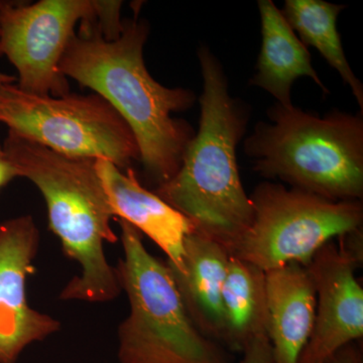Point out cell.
I'll list each match as a JSON object with an SVG mask.
<instances>
[{
    "instance_id": "10",
    "label": "cell",
    "mask_w": 363,
    "mask_h": 363,
    "mask_svg": "<svg viewBox=\"0 0 363 363\" xmlns=\"http://www.w3.org/2000/svg\"><path fill=\"white\" fill-rule=\"evenodd\" d=\"M314 281V327L298 363H324L363 335V290L357 264L340 247L327 243L307 267Z\"/></svg>"
},
{
    "instance_id": "4",
    "label": "cell",
    "mask_w": 363,
    "mask_h": 363,
    "mask_svg": "<svg viewBox=\"0 0 363 363\" xmlns=\"http://www.w3.org/2000/svg\"><path fill=\"white\" fill-rule=\"evenodd\" d=\"M245 142L253 169L335 201L363 197L362 114L317 116L277 104Z\"/></svg>"
},
{
    "instance_id": "11",
    "label": "cell",
    "mask_w": 363,
    "mask_h": 363,
    "mask_svg": "<svg viewBox=\"0 0 363 363\" xmlns=\"http://www.w3.org/2000/svg\"><path fill=\"white\" fill-rule=\"evenodd\" d=\"M95 168L114 218L145 234L167 255V264L180 272L186 238L195 230L192 223L156 193L143 187L133 168L121 171L104 159L95 161Z\"/></svg>"
},
{
    "instance_id": "18",
    "label": "cell",
    "mask_w": 363,
    "mask_h": 363,
    "mask_svg": "<svg viewBox=\"0 0 363 363\" xmlns=\"http://www.w3.org/2000/svg\"><path fill=\"white\" fill-rule=\"evenodd\" d=\"M324 363H363L362 353L352 343L346 344L327 358Z\"/></svg>"
},
{
    "instance_id": "7",
    "label": "cell",
    "mask_w": 363,
    "mask_h": 363,
    "mask_svg": "<svg viewBox=\"0 0 363 363\" xmlns=\"http://www.w3.org/2000/svg\"><path fill=\"white\" fill-rule=\"evenodd\" d=\"M252 220L233 255L264 272L308 267L324 245L362 228L360 200L335 201L264 182L250 196Z\"/></svg>"
},
{
    "instance_id": "1",
    "label": "cell",
    "mask_w": 363,
    "mask_h": 363,
    "mask_svg": "<svg viewBox=\"0 0 363 363\" xmlns=\"http://www.w3.org/2000/svg\"><path fill=\"white\" fill-rule=\"evenodd\" d=\"M147 21H123L121 35L104 37L99 21L80 23L62 58V73L94 91L130 126L140 150L145 176L157 186L180 169L195 131L172 117L195 104L192 91L164 87L147 71L143 47L149 37Z\"/></svg>"
},
{
    "instance_id": "17",
    "label": "cell",
    "mask_w": 363,
    "mask_h": 363,
    "mask_svg": "<svg viewBox=\"0 0 363 363\" xmlns=\"http://www.w3.org/2000/svg\"><path fill=\"white\" fill-rule=\"evenodd\" d=\"M242 353L240 363H272V346L267 335L255 339Z\"/></svg>"
},
{
    "instance_id": "12",
    "label": "cell",
    "mask_w": 363,
    "mask_h": 363,
    "mask_svg": "<svg viewBox=\"0 0 363 363\" xmlns=\"http://www.w3.org/2000/svg\"><path fill=\"white\" fill-rule=\"evenodd\" d=\"M267 335L272 363H298L316 311L314 281L307 267L289 264L266 272Z\"/></svg>"
},
{
    "instance_id": "2",
    "label": "cell",
    "mask_w": 363,
    "mask_h": 363,
    "mask_svg": "<svg viewBox=\"0 0 363 363\" xmlns=\"http://www.w3.org/2000/svg\"><path fill=\"white\" fill-rule=\"evenodd\" d=\"M198 58L203 77L199 130L188 143L176 175L155 193L188 218L196 231L233 255L252 220V201L236 156L250 113L229 94L228 80L212 52L204 45Z\"/></svg>"
},
{
    "instance_id": "9",
    "label": "cell",
    "mask_w": 363,
    "mask_h": 363,
    "mask_svg": "<svg viewBox=\"0 0 363 363\" xmlns=\"http://www.w3.org/2000/svg\"><path fill=\"white\" fill-rule=\"evenodd\" d=\"M39 245V229L30 215L0 223V363H16L30 344L61 329L59 320L28 301L26 284Z\"/></svg>"
},
{
    "instance_id": "6",
    "label": "cell",
    "mask_w": 363,
    "mask_h": 363,
    "mask_svg": "<svg viewBox=\"0 0 363 363\" xmlns=\"http://www.w3.org/2000/svg\"><path fill=\"white\" fill-rule=\"evenodd\" d=\"M0 123L9 133L77 159H104L121 171L140 162L130 126L99 95L40 96L9 84L0 90Z\"/></svg>"
},
{
    "instance_id": "15",
    "label": "cell",
    "mask_w": 363,
    "mask_h": 363,
    "mask_svg": "<svg viewBox=\"0 0 363 363\" xmlns=\"http://www.w3.org/2000/svg\"><path fill=\"white\" fill-rule=\"evenodd\" d=\"M223 341L233 350L267 335L266 272L230 255L222 289Z\"/></svg>"
},
{
    "instance_id": "20",
    "label": "cell",
    "mask_w": 363,
    "mask_h": 363,
    "mask_svg": "<svg viewBox=\"0 0 363 363\" xmlns=\"http://www.w3.org/2000/svg\"><path fill=\"white\" fill-rule=\"evenodd\" d=\"M1 2L2 1H0V4H1ZM16 81V78L13 77V76L6 75V74L0 72V90L6 85L13 84Z\"/></svg>"
},
{
    "instance_id": "8",
    "label": "cell",
    "mask_w": 363,
    "mask_h": 363,
    "mask_svg": "<svg viewBox=\"0 0 363 363\" xmlns=\"http://www.w3.org/2000/svg\"><path fill=\"white\" fill-rule=\"evenodd\" d=\"M123 1L40 0L35 4H0V56L18 73V88L40 96L70 93L60 65L78 23L99 21L106 39L121 35Z\"/></svg>"
},
{
    "instance_id": "14",
    "label": "cell",
    "mask_w": 363,
    "mask_h": 363,
    "mask_svg": "<svg viewBox=\"0 0 363 363\" xmlns=\"http://www.w3.org/2000/svg\"><path fill=\"white\" fill-rule=\"evenodd\" d=\"M262 48L250 83L266 90L281 106H292L291 88L301 77L312 79L324 94L329 90L312 65L311 55L272 0H259Z\"/></svg>"
},
{
    "instance_id": "19",
    "label": "cell",
    "mask_w": 363,
    "mask_h": 363,
    "mask_svg": "<svg viewBox=\"0 0 363 363\" xmlns=\"http://www.w3.org/2000/svg\"><path fill=\"white\" fill-rule=\"evenodd\" d=\"M18 177H21L20 171L7 157L4 147L0 145V190Z\"/></svg>"
},
{
    "instance_id": "16",
    "label": "cell",
    "mask_w": 363,
    "mask_h": 363,
    "mask_svg": "<svg viewBox=\"0 0 363 363\" xmlns=\"http://www.w3.org/2000/svg\"><path fill=\"white\" fill-rule=\"evenodd\" d=\"M344 9L342 4L323 0H286L281 13L294 32L298 33L301 42L306 47H314L338 72L344 83L350 86L362 111V83L348 63L337 30V18Z\"/></svg>"
},
{
    "instance_id": "3",
    "label": "cell",
    "mask_w": 363,
    "mask_h": 363,
    "mask_svg": "<svg viewBox=\"0 0 363 363\" xmlns=\"http://www.w3.org/2000/svg\"><path fill=\"white\" fill-rule=\"evenodd\" d=\"M4 150L21 177L32 182L47 204L50 229L80 274L67 284L60 298L89 303L111 302L121 295L116 267L107 260L104 243L118 238L111 228L114 218L96 160L77 159L9 133Z\"/></svg>"
},
{
    "instance_id": "13",
    "label": "cell",
    "mask_w": 363,
    "mask_h": 363,
    "mask_svg": "<svg viewBox=\"0 0 363 363\" xmlns=\"http://www.w3.org/2000/svg\"><path fill=\"white\" fill-rule=\"evenodd\" d=\"M183 269H171L179 292L199 331L211 340L223 341L222 289L230 252L198 231L185 240Z\"/></svg>"
},
{
    "instance_id": "5",
    "label": "cell",
    "mask_w": 363,
    "mask_h": 363,
    "mask_svg": "<svg viewBox=\"0 0 363 363\" xmlns=\"http://www.w3.org/2000/svg\"><path fill=\"white\" fill-rule=\"evenodd\" d=\"M116 220L123 250L116 269L130 302L118 328L119 362L229 363L193 323L167 262L149 252L135 227Z\"/></svg>"
}]
</instances>
